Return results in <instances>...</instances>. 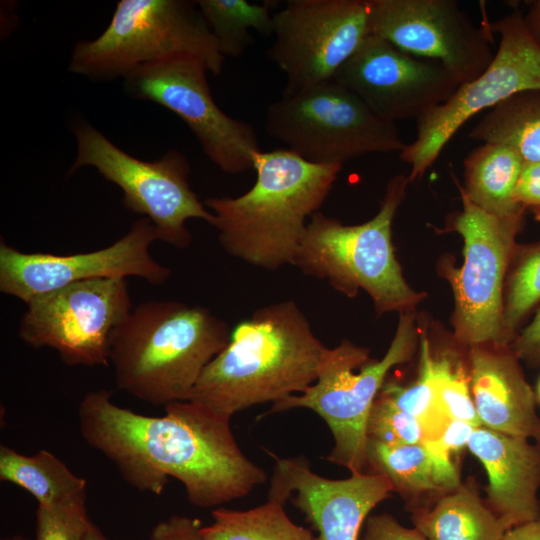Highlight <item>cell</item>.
<instances>
[{
    "mask_svg": "<svg viewBox=\"0 0 540 540\" xmlns=\"http://www.w3.org/2000/svg\"><path fill=\"white\" fill-rule=\"evenodd\" d=\"M164 409L163 416H146L116 405L110 390H92L79 403L80 432L132 487L159 495L173 477L197 507L245 497L266 482L239 448L230 417L189 400Z\"/></svg>",
    "mask_w": 540,
    "mask_h": 540,
    "instance_id": "6da1fadb",
    "label": "cell"
},
{
    "mask_svg": "<svg viewBox=\"0 0 540 540\" xmlns=\"http://www.w3.org/2000/svg\"><path fill=\"white\" fill-rule=\"evenodd\" d=\"M327 348L294 301L261 307L236 324L187 400L231 418L301 394L316 381Z\"/></svg>",
    "mask_w": 540,
    "mask_h": 540,
    "instance_id": "7a4b0ae2",
    "label": "cell"
},
{
    "mask_svg": "<svg viewBox=\"0 0 540 540\" xmlns=\"http://www.w3.org/2000/svg\"><path fill=\"white\" fill-rule=\"evenodd\" d=\"M256 181L244 194L209 197L223 249L251 265L275 270L293 264L309 216L330 193L340 165L308 162L288 149L259 152Z\"/></svg>",
    "mask_w": 540,
    "mask_h": 540,
    "instance_id": "3957f363",
    "label": "cell"
},
{
    "mask_svg": "<svg viewBox=\"0 0 540 540\" xmlns=\"http://www.w3.org/2000/svg\"><path fill=\"white\" fill-rule=\"evenodd\" d=\"M230 335L227 323L203 306L175 300L143 302L111 336L109 362L115 385L153 405L186 401Z\"/></svg>",
    "mask_w": 540,
    "mask_h": 540,
    "instance_id": "277c9868",
    "label": "cell"
},
{
    "mask_svg": "<svg viewBox=\"0 0 540 540\" xmlns=\"http://www.w3.org/2000/svg\"><path fill=\"white\" fill-rule=\"evenodd\" d=\"M409 183L402 174L391 178L377 214L362 224L313 214L292 265L348 297L364 290L378 315L413 312L425 294L406 282L392 243L393 219Z\"/></svg>",
    "mask_w": 540,
    "mask_h": 540,
    "instance_id": "5b68a950",
    "label": "cell"
},
{
    "mask_svg": "<svg viewBox=\"0 0 540 540\" xmlns=\"http://www.w3.org/2000/svg\"><path fill=\"white\" fill-rule=\"evenodd\" d=\"M420 329L415 312L400 314L394 337L380 360L369 349L343 340L327 348L316 381L303 393L272 404L268 413L294 408L316 412L328 425L334 440L326 457L351 473L367 469L368 417L389 371L408 362L419 347Z\"/></svg>",
    "mask_w": 540,
    "mask_h": 540,
    "instance_id": "8992f818",
    "label": "cell"
},
{
    "mask_svg": "<svg viewBox=\"0 0 540 540\" xmlns=\"http://www.w3.org/2000/svg\"><path fill=\"white\" fill-rule=\"evenodd\" d=\"M177 57L197 58L213 74L223 68L225 57L196 1L120 0L97 38L75 44L68 68L91 80H111Z\"/></svg>",
    "mask_w": 540,
    "mask_h": 540,
    "instance_id": "52a82bcc",
    "label": "cell"
},
{
    "mask_svg": "<svg viewBox=\"0 0 540 540\" xmlns=\"http://www.w3.org/2000/svg\"><path fill=\"white\" fill-rule=\"evenodd\" d=\"M265 129L286 149L320 165L400 153L406 145L396 124L380 119L334 80L283 94L268 106Z\"/></svg>",
    "mask_w": 540,
    "mask_h": 540,
    "instance_id": "ba28073f",
    "label": "cell"
},
{
    "mask_svg": "<svg viewBox=\"0 0 540 540\" xmlns=\"http://www.w3.org/2000/svg\"><path fill=\"white\" fill-rule=\"evenodd\" d=\"M76 159L70 173L95 168L123 192L125 208L148 218L158 238L178 249L187 248L192 235L186 221L198 218L211 225L213 214L190 186V165L178 150L170 149L158 160L144 161L126 153L88 122L75 125Z\"/></svg>",
    "mask_w": 540,
    "mask_h": 540,
    "instance_id": "9c48e42d",
    "label": "cell"
},
{
    "mask_svg": "<svg viewBox=\"0 0 540 540\" xmlns=\"http://www.w3.org/2000/svg\"><path fill=\"white\" fill-rule=\"evenodd\" d=\"M460 193L462 209L451 225L463 239L464 261L459 268L445 266L454 295V337L469 347L509 346L502 325L504 287L524 212L495 216Z\"/></svg>",
    "mask_w": 540,
    "mask_h": 540,
    "instance_id": "30bf717a",
    "label": "cell"
},
{
    "mask_svg": "<svg viewBox=\"0 0 540 540\" xmlns=\"http://www.w3.org/2000/svg\"><path fill=\"white\" fill-rule=\"evenodd\" d=\"M500 35L489 66L475 79L459 85L454 94L416 121V137L399 153L410 164L409 182L421 178L442 150L473 116L526 90L540 89V44L529 32L519 10L488 21Z\"/></svg>",
    "mask_w": 540,
    "mask_h": 540,
    "instance_id": "8fae6325",
    "label": "cell"
},
{
    "mask_svg": "<svg viewBox=\"0 0 540 540\" xmlns=\"http://www.w3.org/2000/svg\"><path fill=\"white\" fill-rule=\"evenodd\" d=\"M19 337L29 346L54 349L70 366H108L110 340L132 311L126 279L72 283L30 299Z\"/></svg>",
    "mask_w": 540,
    "mask_h": 540,
    "instance_id": "7c38bea8",
    "label": "cell"
},
{
    "mask_svg": "<svg viewBox=\"0 0 540 540\" xmlns=\"http://www.w3.org/2000/svg\"><path fill=\"white\" fill-rule=\"evenodd\" d=\"M207 72L197 58H172L129 73L124 78L125 90L134 98L161 105L177 115L204 154L223 172L238 174L253 169L261 152L256 131L215 103Z\"/></svg>",
    "mask_w": 540,
    "mask_h": 540,
    "instance_id": "4fadbf2b",
    "label": "cell"
},
{
    "mask_svg": "<svg viewBox=\"0 0 540 540\" xmlns=\"http://www.w3.org/2000/svg\"><path fill=\"white\" fill-rule=\"evenodd\" d=\"M371 34L370 0L286 1L268 50L287 77L283 94L333 80Z\"/></svg>",
    "mask_w": 540,
    "mask_h": 540,
    "instance_id": "5bb4252c",
    "label": "cell"
},
{
    "mask_svg": "<svg viewBox=\"0 0 540 540\" xmlns=\"http://www.w3.org/2000/svg\"><path fill=\"white\" fill-rule=\"evenodd\" d=\"M159 240L156 227L146 217L111 245L74 254L26 253L0 242V291L24 303L72 283L94 279L139 277L152 285L164 284L171 270L151 255Z\"/></svg>",
    "mask_w": 540,
    "mask_h": 540,
    "instance_id": "9a60e30c",
    "label": "cell"
},
{
    "mask_svg": "<svg viewBox=\"0 0 540 540\" xmlns=\"http://www.w3.org/2000/svg\"><path fill=\"white\" fill-rule=\"evenodd\" d=\"M372 34L396 48L441 63L464 84L491 63L488 20L477 26L456 0H370Z\"/></svg>",
    "mask_w": 540,
    "mask_h": 540,
    "instance_id": "2e32d148",
    "label": "cell"
},
{
    "mask_svg": "<svg viewBox=\"0 0 540 540\" xmlns=\"http://www.w3.org/2000/svg\"><path fill=\"white\" fill-rule=\"evenodd\" d=\"M333 80L380 119L394 124L417 121L446 102L460 85L441 63L410 55L373 34Z\"/></svg>",
    "mask_w": 540,
    "mask_h": 540,
    "instance_id": "e0dca14e",
    "label": "cell"
},
{
    "mask_svg": "<svg viewBox=\"0 0 540 540\" xmlns=\"http://www.w3.org/2000/svg\"><path fill=\"white\" fill-rule=\"evenodd\" d=\"M275 459L268 500H290L317 531L316 540H359L369 512L390 497L393 487L378 473L329 479L314 473L304 458Z\"/></svg>",
    "mask_w": 540,
    "mask_h": 540,
    "instance_id": "ac0fdd59",
    "label": "cell"
},
{
    "mask_svg": "<svg viewBox=\"0 0 540 540\" xmlns=\"http://www.w3.org/2000/svg\"><path fill=\"white\" fill-rule=\"evenodd\" d=\"M511 346L484 344L469 350L472 398L482 426L540 442L536 396Z\"/></svg>",
    "mask_w": 540,
    "mask_h": 540,
    "instance_id": "d6986e66",
    "label": "cell"
},
{
    "mask_svg": "<svg viewBox=\"0 0 540 540\" xmlns=\"http://www.w3.org/2000/svg\"><path fill=\"white\" fill-rule=\"evenodd\" d=\"M467 448L486 470V503L509 529L540 516V442L480 426Z\"/></svg>",
    "mask_w": 540,
    "mask_h": 540,
    "instance_id": "ffe728a7",
    "label": "cell"
},
{
    "mask_svg": "<svg viewBox=\"0 0 540 540\" xmlns=\"http://www.w3.org/2000/svg\"><path fill=\"white\" fill-rule=\"evenodd\" d=\"M427 540H501L509 527L471 485H460L434 504L412 510Z\"/></svg>",
    "mask_w": 540,
    "mask_h": 540,
    "instance_id": "44dd1931",
    "label": "cell"
},
{
    "mask_svg": "<svg viewBox=\"0 0 540 540\" xmlns=\"http://www.w3.org/2000/svg\"><path fill=\"white\" fill-rule=\"evenodd\" d=\"M525 162L513 148L485 142L471 150L463 161L462 192L473 204L495 216L504 217L525 208L517 204L513 193Z\"/></svg>",
    "mask_w": 540,
    "mask_h": 540,
    "instance_id": "7402d4cb",
    "label": "cell"
},
{
    "mask_svg": "<svg viewBox=\"0 0 540 540\" xmlns=\"http://www.w3.org/2000/svg\"><path fill=\"white\" fill-rule=\"evenodd\" d=\"M0 479L28 491L38 505H55L86 494V480L47 450L24 455L1 445Z\"/></svg>",
    "mask_w": 540,
    "mask_h": 540,
    "instance_id": "603a6c76",
    "label": "cell"
},
{
    "mask_svg": "<svg viewBox=\"0 0 540 540\" xmlns=\"http://www.w3.org/2000/svg\"><path fill=\"white\" fill-rule=\"evenodd\" d=\"M468 136L507 145L525 163L540 162V89L522 91L489 109Z\"/></svg>",
    "mask_w": 540,
    "mask_h": 540,
    "instance_id": "cb8c5ba5",
    "label": "cell"
},
{
    "mask_svg": "<svg viewBox=\"0 0 540 540\" xmlns=\"http://www.w3.org/2000/svg\"><path fill=\"white\" fill-rule=\"evenodd\" d=\"M368 472L385 476L412 511L420 506L423 494L441 492L425 445H387L367 438Z\"/></svg>",
    "mask_w": 540,
    "mask_h": 540,
    "instance_id": "d4e9b609",
    "label": "cell"
},
{
    "mask_svg": "<svg viewBox=\"0 0 540 540\" xmlns=\"http://www.w3.org/2000/svg\"><path fill=\"white\" fill-rule=\"evenodd\" d=\"M212 519L202 527L207 540H316L309 529L289 518L282 504L272 500L248 510L217 508Z\"/></svg>",
    "mask_w": 540,
    "mask_h": 540,
    "instance_id": "484cf974",
    "label": "cell"
},
{
    "mask_svg": "<svg viewBox=\"0 0 540 540\" xmlns=\"http://www.w3.org/2000/svg\"><path fill=\"white\" fill-rule=\"evenodd\" d=\"M196 4L225 58L247 51L253 43L250 30L273 36V13L268 4L247 0H198Z\"/></svg>",
    "mask_w": 540,
    "mask_h": 540,
    "instance_id": "4316f807",
    "label": "cell"
},
{
    "mask_svg": "<svg viewBox=\"0 0 540 540\" xmlns=\"http://www.w3.org/2000/svg\"><path fill=\"white\" fill-rule=\"evenodd\" d=\"M419 375L408 385L386 382L379 395L388 398L398 408L416 418L425 430L427 440H435L444 431L449 419L441 410L433 385L432 352L426 329H420Z\"/></svg>",
    "mask_w": 540,
    "mask_h": 540,
    "instance_id": "83f0119b",
    "label": "cell"
},
{
    "mask_svg": "<svg viewBox=\"0 0 540 540\" xmlns=\"http://www.w3.org/2000/svg\"><path fill=\"white\" fill-rule=\"evenodd\" d=\"M540 303V242L517 245L510 263L503 297V334L507 345L519 325Z\"/></svg>",
    "mask_w": 540,
    "mask_h": 540,
    "instance_id": "f1b7e54d",
    "label": "cell"
},
{
    "mask_svg": "<svg viewBox=\"0 0 540 540\" xmlns=\"http://www.w3.org/2000/svg\"><path fill=\"white\" fill-rule=\"evenodd\" d=\"M431 366L437 402L445 416L482 426L471 395L469 371L459 354L452 350L432 354Z\"/></svg>",
    "mask_w": 540,
    "mask_h": 540,
    "instance_id": "f546056e",
    "label": "cell"
},
{
    "mask_svg": "<svg viewBox=\"0 0 540 540\" xmlns=\"http://www.w3.org/2000/svg\"><path fill=\"white\" fill-rule=\"evenodd\" d=\"M367 438L387 445L422 444L427 440L416 418L379 394L368 417Z\"/></svg>",
    "mask_w": 540,
    "mask_h": 540,
    "instance_id": "4dcf8cb0",
    "label": "cell"
},
{
    "mask_svg": "<svg viewBox=\"0 0 540 540\" xmlns=\"http://www.w3.org/2000/svg\"><path fill=\"white\" fill-rule=\"evenodd\" d=\"M91 522L86 494L55 505H38L36 540H84Z\"/></svg>",
    "mask_w": 540,
    "mask_h": 540,
    "instance_id": "1f68e13d",
    "label": "cell"
},
{
    "mask_svg": "<svg viewBox=\"0 0 540 540\" xmlns=\"http://www.w3.org/2000/svg\"><path fill=\"white\" fill-rule=\"evenodd\" d=\"M361 540H427L417 528H407L388 513L368 517Z\"/></svg>",
    "mask_w": 540,
    "mask_h": 540,
    "instance_id": "d6a6232c",
    "label": "cell"
},
{
    "mask_svg": "<svg viewBox=\"0 0 540 540\" xmlns=\"http://www.w3.org/2000/svg\"><path fill=\"white\" fill-rule=\"evenodd\" d=\"M199 519L172 515L156 524L149 540H207Z\"/></svg>",
    "mask_w": 540,
    "mask_h": 540,
    "instance_id": "836d02e7",
    "label": "cell"
},
{
    "mask_svg": "<svg viewBox=\"0 0 540 540\" xmlns=\"http://www.w3.org/2000/svg\"><path fill=\"white\" fill-rule=\"evenodd\" d=\"M513 198L525 209H531L535 217L540 220V162L524 164Z\"/></svg>",
    "mask_w": 540,
    "mask_h": 540,
    "instance_id": "e575fe53",
    "label": "cell"
},
{
    "mask_svg": "<svg viewBox=\"0 0 540 540\" xmlns=\"http://www.w3.org/2000/svg\"><path fill=\"white\" fill-rule=\"evenodd\" d=\"M519 359L540 364V308L510 345Z\"/></svg>",
    "mask_w": 540,
    "mask_h": 540,
    "instance_id": "d590c367",
    "label": "cell"
},
{
    "mask_svg": "<svg viewBox=\"0 0 540 540\" xmlns=\"http://www.w3.org/2000/svg\"><path fill=\"white\" fill-rule=\"evenodd\" d=\"M476 427L461 420H449L439 438L430 441L439 450L451 455L467 447Z\"/></svg>",
    "mask_w": 540,
    "mask_h": 540,
    "instance_id": "8d00e7d4",
    "label": "cell"
},
{
    "mask_svg": "<svg viewBox=\"0 0 540 540\" xmlns=\"http://www.w3.org/2000/svg\"><path fill=\"white\" fill-rule=\"evenodd\" d=\"M501 540H540V516L512 527Z\"/></svg>",
    "mask_w": 540,
    "mask_h": 540,
    "instance_id": "74e56055",
    "label": "cell"
},
{
    "mask_svg": "<svg viewBox=\"0 0 540 540\" xmlns=\"http://www.w3.org/2000/svg\"><path fill=\"white\" fill-rule=\"evenodd\" d=\"M529 3L530 7L527 14L524 15V21L533 38L540 44V0Z\"/></svg>",
    "mask_w": 540,
    "mask_h": 540,
    "instance_id": "f35d334b",
    "label": "cell"
},
{
    "mask_svg": "<svg viewBox=\"0 0 540 540\" xmlns=\"http://www.w3.org/2000/svg\"><path fill=\"white\" fill-rule=\"evenodd\" d=\"M84 540H107L101 530L91 522Z\"/></svg>",
    "mask_w": 540,
    "mask_h": 540,
    "instance_id": "ab89813d",
    "label": "cell"
},
{
    "mask_svg": "<svg viewBox=\"0 0 540 540\" xmlns=\"http://www.w3.org/2000/svg\"><path fill=\"white\" fill-rule=\"evenodd\" d=\"M536 399L540 402V379L537 383L536 392H535Z\"/></svg>",
    "mask_w": 540,
    "mask_h": 540,
    "instance_id": "60d3db41",
    "label": "cell"
}]
</instances>
